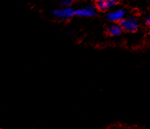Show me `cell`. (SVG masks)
I'll use <instances>...</instances> for the list:
<instances>
[{"label":"cell","mask_w":150,"mask_h":129,"mask_svg":"<svg viewBox=\"0 0 150 129\" xmlns=\"http://www.w3.org/2000/svg\"><path fill=\"white\" fill-rule=\"evenodd\" d=\"M123 29L120 24H113L108 28V33L111 36H118L123 32Z\"/></svg>","instance_id":"5"},{"label":"cell","mask_w":150,"mask_h":129,"mask_svg":"<svg viewBox=\"0 0 150 129\" xmlns=\"http://www.w3.org/2000/svg\"><path fill=\"white\" fill-rule=\"evenodd\" d=\"M75 0H60V4L62 6H71Z\"/></svg>","instance_id":"6"},{"label":"cell","mask_w":150,"mask_h":129,"mask_svg":"<svg viewBox=\"0 0 150 129\" xmlns=\"http://www.w3.org/2000/svg\"><path fill=\"white\" fill-rule=\"evenodd\" d=\"M120 25L123 31L130 33L137 32L139 28V21L136 17H125L122 21L120 22Z\"/></svg>","instance_id":"1"},{"label":"cell","mask_w":150,"mask_h":129,"mask_svg":"<svg viewBox=\"0 0 150 129\" xmlns=\"http://www.w3.org/2000/svg\"><path fill=\"white\" fill-rule=\"evenodd\" d=\"M54 17L61 20H69L75 16V10L71 6H62L52 11Z\"/></svg>","instance_id":"2"},{"label":"cell","mask_w":150,"mask_h":129,"mask_svg":"<svg viewBox=\"0 0 150 129\" xmlns=\"http://www.w3.org/2000/svg\"><path fill=\"white\" fill-rule=\"evenodd\" d=\"M106 4H107V7L108 9L114 7L117 4V0H105Z\"/></svg>","instance_id":"7"},{"label":"cell","mask_w":150,"mask_h":129,"mask_svg":"<svg viewBox=\"0 0 150 129\" xmlns=\"http://www.w3.org/2000/svg\"><path fill=\"white\" fill-rule=\"evenodd\" d=\"M145 23H146V25H149L150 27V13L148 15V17H146V20H145Z\"/></svg>","instance_id":"8"},{"label":"cell","mask_w":150,"mask_h":129,"mask_svg":"<svg viewBox=\"0 0 150 129\" xmlns=\"http://www.w3.org/2000/svg\"><path fill=\"white\" fill-rule=\"evenodd\" d=\"M126 11L123 9H117L113 11L108 12L106 15L107 19L113 23H120L125 18Z\"/></svg>","instance_id":"4"},{"label":"cell","mask_w":150,"mask_h":129,"mask_svg":"<svg viewBox=\"0 0 150 129\" xmlns=\"http://www.w3.org/2000/svg\"><path fill=\"white\" fill-rule=\"evenodd\" d=\"M97 14V8L92 5H88L83 7L75 10V15L80 17H92Z\"/></svg>","instance_id":"3"},{"label":"cell","mask_w":150,"mask_h":129,"mask_svg":"<svg viewBox=\"0 0 150 129\" xmlns=\"http://www.w3.org/2000/svg\"><path fill=\"white\" fill-rule=\"evenodd\" d=\"M149 34H150V27H149Z\"/></svg>","instance_id":"9"}]
</instances>
